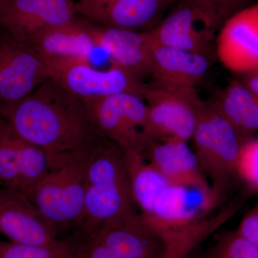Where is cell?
Listing matches in <instances>:
<instances>
[{
    "mask_svg": "<svg viewBox=\"0 0 258 258\" xmlns=\"http://www.w3.org/2000/svg\"><path fill=\"white\" fill-rule=\"evenodd\" d=\"M50 79L45 61L0 28V108L23 99Z\"/></svg>",
    "mask_w": 258,
    "mask_h": 258,
    "instance_id": "obj_11",
    "label": "cell"
},
{
    "mask_svg": "<svg viewBox=\"0 0 258 258\" xmlns=\"http://www.w3.org/2000/svg\"><path fill=\"white\" fill-rule=\"evenodd\" d=\"M236 171L247 184L258 189V139H248L244 142Z\"/></svg>",
    "mask_w": 258,
    "mask_h": 258,
    "instance_id": "obj_24",
    "label": "cell"
},
{
    "mask_svg": "<svg viewBox=\"0 0 258 258\" xmlns=\"http://www.w3.org/2000/svg\"><path fill=\"white\" fill-rule=\"evenodd\" d=\"M191 139L202 171L212 180V186L222 191L225 181L237 173L239 154L247 140L212 101H204Z\"/></svg>",
    "mask_w": 258,
    "mask_h": 258,
    "instance_id": "obj_6",
    "label": "cell"
},
{
    "mask_svg": "<svg viewBox=\"0 0 258 258\" xmlns=\"http://www.w3.org/2000/svg\"><path fill=\"white\" fill-rule=\"evenodd\" d=\"M244 75L242 83L258 96V67Z\"/></svg>",
    "mask_w": 258,
    "mask_h": 258,
    "instance_id": "obj_27",
    "label": "cell"
},
{
    "mask_svg": "<svg viewBox=\"0 0 258 258\" xmlns=\"http://www.w3.org/2000/svg\"><path fill=\"white\" fill-rule=\"evenodd\" d=\"M0 118L22 139L46 154L50 169L101 138L86 103L52 79L20 101L0 108Z\"/></svg>",
    "mask_w": 258,
    "mask_h": 258,
    "instance_id": "obj_2",
    "label": "cell"
},
{
    "mask_svg": "<svg viewBox=\"0 0 258 258\" xmlns=\"http://www.w3.org/2000/svg\"><path fill=\"white\" fill-rule=\"evenodd\" d=\"M50 169L46 154L22 139L0 118V188L28 196Z\"/></svg>",
    "mask_w": 258,
    "mask_h": 258,
    "instance_id": "obj_13",
    "label": "cell"
},
{
    "mask_svg": "<svg viewBox=\"0 0 258 258\" xmlns=\"http://www.w3.org/2000/svg\"><path fill=\"white\" fill-rule=\"evenodd\" d=\"M28 46L47 62L89 59L96 48L83 19L75 18L69 23L42 32Z\"/></svg>",
    "mask_w": 258,
    "mask_h": 258,
    "instance_id": "obj_20",
    "label": "cell"
},
{
    "mask_svg": "<svg viewBox=\"0 0 258 258\" xmlns=\"http://www.w3.org/2000/svg\"><path fill=\"white\" fill-rule=\"evenodd\" d=\"M143 98L147 120L144 132L155 141L192 138L204 101L195 87L147 83Z\"/></svg>",
    "mask_w": 258,
    "mask_h": 258,
    "instance_id": "obj_5",
    "label": "cell"
},
{
    "mask_svg": "<svg viewBox=\"0 0 258 258\" xmlns=\"http://www.w3.org/2000/svg\"><path fill=\"white\" fill-rule=\"evenodd\" d=\"M124 153L101 137L88 152L81 235L137 214Z\"/></svg>",
    "mask_w": 258,
    "mask_h": 258,
    "instance_id": "obj_3",
    "label": "cell"
},
{
    "mask_svg": "<svg viewBox=\"0 0 258 258\" xmlns=\"http://www.w3.org/2000/svg\"><path fill=\"white\" fill-rule=\"evenodd\" d=\"M92 145L62 165L50 169L28 196L57 233L64 229L80 227L82 223L85 174Z\"/></svg>",
    "mask_w": 258,
    "mask_h": 258,
    "instance_id": "obj_4",
    "label": "cell"
},
{
    "mask_svg": "<svg viewBox=\"0 0 258 258\" xmlns=\"http://www.w3.org/2000/svg\"><path fill=\"white\" fill-rule=\"evenodd\" d=\"M212 102L245 140L257 130L258 96L242 81H230Z\"/></svg>",
    "mask_w": 258,
    "mask_h": 258,
    "instance_id": "obj_21",
    "label": "cell"
},
{
    "mask_svg": "<svg viewBox=\"0 0 258 258\" xmlns=\"http://www.w3.org/2000/svg\"><path fill=\"white\" fill-rule=\"evenodd\" d=\"M83 102L100 137L123 152L144 154L151 139L144 132L147 106L143 98L133 93H120Z\"/></svg>",
    "mask_w": 258,
    "mask_h": 258,
    "instance_id": "obj_8",
    "label": "cell"
},
{
    "mask_svg": "<svg viewBox=\"0 0 258 258\" xmlns=\"http://www.w3.org/2000/svg\"><path fill=\"white\" fill-rule=\"evenodd\" d=\"M134 205L162 246V258H189L224 221L209 218L221 198L213 186L195 187L166 179L143 154L124 152Z\"/></svg>",
    "mask_w": 258,
    "mask_h": 258,
    "instance_id": "obj_1",
    "label": "cell"
},
{
    "mask_svg": "<svg viewBox=\"0 0 258 258\" xmlns=\"http://www.w3.org/2000/svg\"><path fill=\"white\" fill-rule=\"evenodd\" d=\"M237 232L258 247V205L244 217Z\"/></svg>",
    "mask_w": 258,
    "mask_h": 258,
    "instance_id": "obj_26",
    "label": "cell"
},
{
    "mask_svg": "<svg viewBox=\"0 0 258 258\" xmlns=\"http://www.w3.org/2000/svg\"><path fill=\"white\" fill-rule=\"evenodd\" d=\"M85 22L96 47L104 50L111 61L143 81L145 78L152 77L150 45L146 32L108 28Z\"/></svg>",
    "mask_w": 258,
    "mask_h": 258,
    "instance_id": "obj_17",
    "label": "cell"
},
{
    "mask_svg": "<svg viewBox=\"0 0 258 258\" xmlns=\"http://www.w3.org/2000/svg\"><path fill=\"white\" fill-rule=\"evenodd\" d=\"M174 0H79L77 15L101 26L148 32L160 23Z\"/></svg>",
    "mask_w": 258,
    "mask_h": 258,
    "instance_id": "obj_14",
    "label": "cell"
},
{
    "mask_svg": "<svg viewBox=\"0 0 258 258\" xmlns=\"http://www.w3.org/2000/svg\"><path fill=\"white\" fill-rule=\"evenodd\" d=\"M177 2L178 0H174ZM216 13L223 20H227L232 15L249 6L252 0H191Z\"/></svg>",
    "mask_w": 258,
    "mask_h": 258,
    "instance_id": "obj_25",
    "label": "cell"
},
{
    "mask_svg": "<svg viewBox=\"0 0 258 258\" xmlns=\"http://www.w3.org/2000/svg\"><path fill=\"white\" fill-rule=\"evenodd\" d=\"M161 242L138 213L81 235L74 258H162Z\"/></svg>",
    "mask_w": 258,
    "mask_h": 258,
    "instance_id": "obj_10",
    "label": "cell"
},
{
    "mask_svg": "<svg viewBox=\"0 0 258 258\" xmlns=\"http://www.w3.org/2000/svg\"><path fill=\"white\" fill-rule=\"evenodd\" d=\"M216 13L191 0H178L160 23L146 32L150 41L216 57L215 42L225 23Z\"/></svg>",
    "mask_w": 258,
    "mask_h": 258,
    "instance_id": "obj_7",
    "label": "cell"
},
{
    "mask_svg": "<svg viewBox=\"0 0 258 258\" xmlns=\"http://www.w3.org/2000/svg\"><path fill=\"white\" fill-rule=\"evenodd\" d=\"M212 258H258V247L236 231L222 237Z\"/></svg>",
    "mask_w": 258,
    "mask_h": 258,
    "instance_id": "obj_23",
    "label": "cell"
},
{
    "mask_svg": "<svg viewBox=\"0 0 258 258\" xmlns=\"http://www.w3.org/2000/svg\"><path fill=\"white\" fill-rule=\"evenodd\" d=\"M51 79L68 92L83 101L133 93L143 98L147 83L128 69L111 61L109 69L99 71L89 59H74L47 62Z\"/></svg>",
    "mask_w": 258,
    "mask_h": 258,
    "instance_id": "obj_9",
    "label": "cell"
},
{
    "mask_svg": "<svg viewBox=\"0 0 258 258\" xmlns=\"http://www.w3.org/2000/svg\"><path fill=\"white\" fill-rule=\"evenodd\" d=\"M215 52L226 69L235 74L258 67V3L225 20L217 35Z\"/></svg>",
    "mask_w": 258,
    "mask_h": 258,
    "instance_id": "obj_15",
    "label": "cell"
},
{
    "mask_svg": "<svg viewBox=\"0 0 258 258\" xmlns=\"http://www.w3.org/2000/svg\"><path fill=\"white\" fill-rule=\"evenodd\" d=\"M149 42L152 82L195 87L208 74L212 61L205 56Z\"/></svg>",
    "mask_w": 258,
    "mask_h": 258,
    "instance_id": "obj_19",
    "label": "cell"
},
{
    "mask_svg": "<svg viewBox=\"0 0 258 258\" xmlns=\"http://www.w3.org/2000/svg\"><path fill=\"white\" fill-rule=\"evenodd\" d=\"M143 156L171 182L195 187L212 186L186 142L151 139Z\"/></svg>",
    "mask_w": 258,
    "mask_h": 258,
    "instance_id": "obj_18",
    "label": "cell"
},
{
    "mask_svg": "<svg viewBox=\"0 0 258 258\" xmlns=\"http://www.w3.org/2000/svg\"><path fill=\"white\" fill-rule=\"evenodd\" d=\"M74 248L72 241L29 244L0 239V258H73Z\"/></svg>",
    "mask_w": 258,
    "mask_h": 258,
    "instance_id": "obj_22",
    "label": "cell"
},
{
    "mask_svg": "<svg viewBox=\"0 0 258 258\" xmlns=\"http://www.w3.org/2000/svg\"><path fill=\"white\" fill-rule=\"evenodd\" d=\"M0 235L12 242L29 244L59 240L27 195L6 188H0Z\"/></svg>",
    "mask_w": 258,
    "mask_h": 258,
    "instance_id": "obj_16",
    "label": "cell"
},
{
    "mask_svg": "<svg viewBox=\"0 0 258 258\" xmlns=\"http://www.w3.org/2000/svg\"><path fill=\"white\" fill-rule=\"evenodd\" d=\"M76 15L74 0H0V28L27 45Z\"/></svg>",
    "mask_w": 258,
    "mask_h": 258,
    "instance_id": "obj_12",
    "label": "cell"
}]
</instances>
